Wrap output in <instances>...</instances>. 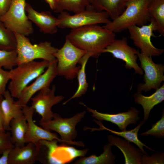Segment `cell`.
Here are the masks:
<instances>
[{"instance_id": "cell-6", "label": "cell", "mask_w": 164, "mask_h": 164, "mask_svg": "<svg viewBox=\"0 0 164 164\" xmlns=\"http://www.w3.org/2000/svg\"><path fill=\"white\" fill-rule=\"evenodd\" d=\"M108 13L95 10L91 4L82 11L71 15L66 11L60 13L58 19L60 28L74 29L87 26L99 24H107L111 21Z\"/></svg>"}, {"instance_id": "cell-25", "label": "cell", "mask_w": 164, "mask_h": 164, "mask_svg": "<svg viewBox=\"0 0 164 164\" xmlns=\"http://www.w3.org/2000/svg\"><path fill=\"white\" fill-rule=\"evenodd\" d=\"M111 143L104 146L103 152L99 156L91 155L89 156L80 157L74 164H112L115 163L116 156L112 153Z\"/></svg>"}, {"instance_id": "cell-14", "label": "cell", "mask_w": 164, "mask_h": 164, "mask_svg": "<svg viewBox=\"0 0 164 164\" xmlns=\"http://www.w3.org/2000/svg\"><path fill=\"white\" fill-rule=\"evenodd\" d=\"M22 110L28 125L27 130L25 136L26 143L30 142L36 143L42 140H56L62 144L66 145L65 142L60 138L56 134L40 127L35 123L33 120L35 111L31 106H29L27 105L22 107Z\"/></svg>"}, {"instance_id": "cell-21", "label": "cell", "mask_w": 164, "mask_h": 164, "mask_svg": "<svg viewBox=\"0 0 164 164\" xmlns=\"http://www.w3.org/2000/svg\"><path fill=\"white\" fill-rule=\"evenodd\" d=\"M94 121L99 125V128H92L86 127L85 128H84V130L90 129L91 130V132L95 131L106 130L114 134L122 137L125 138V139L130 142L133 143L138 147L143 153L145 154H147L143 149L144 147H145L149 150L154 152H155L154 150L144 144L138 139V131L140 128L145 122L143 120L141 121L139 125L132 130L128 131L126 130L120 132L114 131L107 128L103 125L101 121L97 120L96 119H94Z\"/></svg>"}, {"instance_id": "cell-9", "label": "cell", "mask_w": 164, "mask_h": 164, "mask_svg": "<svg viewBox=\"0 0 164 164\" xmlns=\"http://www.w3.org/2000/svg\"><path fill=\"white\" fill-rule=\"evenodd\" d=\"M150 21L148 25H133L127 29L133 43L141 50V52L150 57L158 56L163 53L164 50L155 47L151 42L152 37H155L153 32L157 31L158 27L154 19L151 18Z\"/></svg>"}, {"instance_id": "cell-30", "label": "cell", "mask_w": 164, "mask_h": 164, "mask_svg": "<svg viewBox=\"0 0 164 164\" xmlns=\"http://www.w3.org/2000/svg\"><path fill=\"white\" fill-rule=\"evenodd\" d=\"M17 65L16 49L9 50H0V68L9 70Z\"/></svg>"}, {"instance_id": "cell-39", "label": "cell", "mask_w": 164, "mask_h": 164, "mask_svg": "<svg viewBox=\"0 0 164 164\" xmlns=\"http://www.w3.org/2000/svg\"><path fill=\"white\" fill-rule=\"evenodd\" d=\"M92 0H87V1L89 2L90 4L91 3Z\"/></svg>"}, {"instance_id": "cell-10", "label": "cell", "mask_w": 164, "mask_h": 164, "mask_svg": "<svg viewBox=\"0 0 164 164\" xmlns=\"http://www.w3.org/2000/svg\"><path fill=\"white\" fill-rule=\"evenodd\" d=\"M137 56L140 61L141 68L145 74V83L139 84L138 92H147L152 89L156 90L160 87L164 80V66L162 64H156L152 61V57L148 56L142 52L137 51Z\"/></svg>"}, {"instance_id": "cell-11", "label": "cell", "mask_w": 164, "mask_h": 164, "mask_svg": "<svg viewBox=\"0 0 164 164\" xmlns=\"http://www.w3.org/2000/svg\"><path fill=\"white\" fill-rule=\"evenodd\" d=\"M57 63L56 59L50 62L44 72L36 78L32 84L23 89L16 101L19 105L22 107L27 105L36 93L50 88L51 83L58 75Z\"/></svg>"}, {"instance_id": "cell-8", "label": "cell", "mask_w": 164, "mask_h": 164, "mask_svg": "<svg viewBox=\"0 0 164 164\" xmlns=\"http://www.w3.org/2000/svg\"><path fill=\"white\" fill-rule=\"evenodd\" d=\"M26 0H12L6 12L0 16V21L10 31L26 36L32 34V22L26 14Z\"/></svg>"}, {"instance_id": "cell-4", "label": "cell", "mask_w": 164, "mask_h": 164, "mask_svg": "<svg viewBox=\"0 0 164 164\" xmlns=\"http://www.w3.org/2000/svg\"><path fill=\"white\" fill-rule=\"evenodd\" d=\"M16 41L17 65L41 59L52 62L56 59L54 53L58 49L48 41L32 44L26 36L14 33Z\"/></svg>"}, {"instance_id": "cell-16", "label": "cell", "mask_w": 164, "mask_h": 164, "mask_svg": "<svg viewBox=\"0 0 164 164\" xmlns=\"http://www.w3.org/2000/svg\"><path fill=\"white\" fill-rule=\"evenodd\" d=\"M25 10L29 19L36 24L41 32L45 34H50L57 32L59 20L50 12H38L27 2Z\"/></svg>"}, {"instance_id": "cell-40", "label": "cell", "mask_w": 164, "mask_h": 164, "mask_svg": "<svg viewBox=\"0 0 164 164\" xmlns=\"http://www.w3.org/2000/svg\"></svg>"}, {"instance_id": "cell-35", "label": "cell", "mask_w": 164, "mask_h": 164, "mask_svg": "<svg viewBox=\"0 0 164 164\" xmlns=\"http://www.w3.org/2000/svg\"><path fill=\"white\" fill-rule=\"evenodd\" d=\"M12 1V0H0V16L8 10Z\"/></svg>"}, {"instance_id": "cell-20", "label": "cell", "mask_w": 164, "mask_h": 164, "mask_svg": "<svg viewBox=\"0 0 164 164\" xmlns=\"http://www.w3.org/2000/svg\"><path fill=\"white\" fill-rule=\"evenodd\" d=\"M151 95L146 96L141 92H137L133 97L136 103L142 105L144 111L143 121H147L151 111L155 105L161 103L164 100V85L156 90Z\"/></svg>"}, {"instance_id": "cell-33", "label": "cell", "mask_w": 164, "mask_h": 164, "mask_svg": "<svg viewBox=\"0 0 164 164\" xmlns=\"http://www.w3.org/2000/svg\"><path fill=\"white\" fill-rule=\"evenodd\" d=\"M9 131H0V155L5 150L13 148L15 145Z\"/></svg>"}, {"instance_id": "cell-1", "label": "cell", "mask_w": 164, "mask_h": 164, "mask_svg": "<svg viewBox=\"0 0 164 164\" xmlns=\"http://www.w3.org/2000/svg\"><path fill=\"white\" fill-rule=\"evenodd\" d=\"M115 37V33L96 24L71 29L65 38L91 57L97 58Z\"/></svg>"}, {"instance_id": "cell-23", "label": "cell", "mask_w": 164, "mask_h": 164, "mask_svg": "<svg viewBox=\"0 0 164 164\" xmlns=\"http://www.w3.org/2000/svg\"><path fill=\"white\" fill-rule=\"evenodd\" d=\"M128 0H93L90 4L98 11L107 12L113 20L118 17L125 10Z\"/></svg>"}, {"instance_id": "cell-7", "label": "cell", "mask_w": 164, "mask_h": 164, "mask_svg": "<svg viewBox=\"0 0 164 164\" xmlns=\"http://www.w3.org/2000/svg\"><path fill=\"white\" fill-rule=\"evenodd\" d=\"M86 111L76 114L69 118H63L58 114L54 113L53 118L45 122H39V125L43 128L49 131H54L60 136L61 139L67 145H73L84 147V145L81 141H73L77 136L76 127L84 117Z\"/></svg>"}, {"instance_id": "cell-29", "label": "cell", "mask_w": 164, "mask_h": 164, "mask_svg": "<svg viewBox=\"0 0 164 164\" xmlns=\"http://www.w3.org/2000/svg\"><path fill=\"white\" fill-rule=\"evenodd\" d=\"M16 41L14 33L9 30L0 21V50L16 49Z\"/></svg>"}, {"instance_id": "cell-37", "label": "cell", "mask_w": 164, "mask_h": 164, "mask_svg": "<svg viewBox=\"0 0 164 164\" xmlns=\"http://www.w3.org/2000/svg\"><path fill=\"white\" fill-rule=\"evenodd\" d=\"M3 97V96H0V131L1 132L5 131L3 127L4 117L1 107V102Z\"/></svg>"}, {"instance_id": "cell-3", "label": "cell", "mask_w": 164, "mask_h": 164, "mask_svg": "<svg viewBox=\"0 0 164 164\" xmlns=\"http://www.w3.org/2000/svg\"><path fill=\"white\" fill-rule=\"evenodd\" d=\"M50 62L34 60L18 65L9 70L10 81L8 88L12 97L18 99L23 89L44 72Z\"/></svg>"}, {"instance_id": "cell-27", "label": "cell", "mask_w": 164, "mask_h": 164, "mask_svg": "<svg viewBox=\"0 0 164 164\" xmlns=\"http://www.w3.org/2000/svg\"><path fill=\"white\" fill-rule=\"evenodd\" d=\"M91 57V54L87 52L79 60L78 63L80 64V67L77 76L78 82V88L74 94L64 102L63 105H65L72 99L81 97L87 92L88 84L86 79L85 68L87 62Z\"/></svg>"}, {"instance_id": "cell-34", "label": "cell", "mask_w": 164, "mask_h": 164, "mask_svg": "<svg viewBox=\"0 0 164 164\" xmlns=\"http://www.w3.org/2000/svg\"><path fill=\"white\" fill-rule=\"evenodd\" d=\"M10 78L9 71L0 68V96H3L6 91V86Z\"/></svg>"}, {"instance_id": "cell-2", "label": "cell", "mask_w": 164, "mask_h": 164, "mask_svg": "<svg viewBox=\"0 0 164 164\" xmlns=\"http://www.w3.org/2000/svg\"><path fill=\"white\" fill-rule=\"evenodd\" d=\"M150 0H128L123 12L116 19L103 26L114 33L133 25L141 26L150 21L147 7Z\"/></svg>"}, {"instance_id": "cell-32", "label": "cell", "mask_w": 164, "mask_h": 164, "mask_svg": "<svg viewBox=\"0 0 164 164\" xmlns=\"http://www.w3.org/2000/svg\"><path fill=\"white\" fill-rule=\"evenodd\" d=\"M164 163V152L155 153L151 156H149L147 154H142L141 164H162Z\"/></svg>"}, {"instance_id": "cell-26", "label": "cell", "mask_w": 164, "mask_h": 164, "mask_svg": "<svg viewBox=\"0 0 164 164\" xmlns=\"http://www.w3.org/2000/svg\"><path fill=\"white\" fill-rule=\"evenodd\" d=\"M147 11L150 18L155 21L157 31L164 36V0H150L147 7Z\"/></svg>"}, {"instance_id": "cell-5", "label": "cell", "mask_w": 164, "mask_h": 164, "mask_svg": "<svg viewBox=\"0 0 164 164\" xmlns=\"http://www.w3.org/2000/svg\"><path fill=\"white\" fill-rule=\"evenodd\" d=\"M87 53L73 44L65 38L63 46L58 49L54 56L57 61L58 75L71 80L77 77L80 66L77 65Z\"/></svg>"}, {"instance_id": "cell-24", "label": "cell", "mask_w": 164, "mask_h": 164, "mask_svg": "<svg viewBox=\"0 0 164 164\" xmlns=\"http://www.w3.org/2000/svg\"><path fill=\"white\" fill-rule=\"evenodd\" d=\"M10 126L11 139L14 145L19 146L25 145L26 144L25 136L28 125L24 115L12 119Z\"/></svg>"}, {"instance_id": "cell-12", "label": "cell", "mask_w": 164, "mask_h": 164, "mask_svg": "<svg viewBox=\"0 0 164 164\" xmlns=\"http://www.w3.org/2000/svg\"><path fill=\"white\" fill-rule=\"evenodd\" d=\"M137 51L135 48L128 45L127 39L124 37L121 39H115L103 50L102 53H111L114 58L123 61L125 63L126 68H133L135 73L142 75L143 70L137 62Z\"/></svg>"}, {"instance_id": "cell-22", "label": "cell", "mask_w": 164, "mask_h": 164, "mask_svg": "<svg viewBox=\"0 0 164 164\" xmlns=\"http://www.w3.org/2000/svg\"><path fill=\"white\" fill-rule=\"evenodd\" d=\"M88 150H78L73 146L63 144L58 145L52 154L50 164L69 163L77 157L84 156Z\"/></svg>"}, {"instance_id": "cell-28", "label": "cell", "mask_w": 164, "mask_h": 164, "mask_svg": "<svg viewBox=\"0 0 164 164\" xmlns=\"http://www.w3.org/2000/svg\"><path fill=\"white\" fill-rule=\"evenodd\" d=\"M90 4L87 0H58L55 12L67 11L75 13L85 10Z\"/></svg>"}, {"instance_id": "cell-38", "label": "cell", "mask_w": 164, "mask_h": 164, "mask_svg": "<svg viewBox=\"0 0 164 164\" xmlns=\"http://www.w3.org/2000/svg\"><path fill=\"white\" fill-rule=\"evenodd\" d=\"M44 0L49 5L50 8L55 12L58 3V0Z\"/></svg>"}, {"instance_id": "cell-13", "label": "cell", "mask_w": 164, "mask_h": 164, "mask_svg": "<svg viewBox=\"0 0 164 164\" xmlns=\"http://www.w3.org/2000/svg\"><path fill=\"white\" fill-rule=\"evenodd\" d=\"M56 90V86L53 85L51 89L39 91L31 98V107L41 117L39 122H45L52 119L54 114L51 111L52 107L64 99L63 96L55 95Z\"/></svg>"}, {"instance_id": "cell-31", "label": "cell", "mask_w": 164, "mask_h": 164, "mask_svg": "<svg viewBox=\"0 0 164 164\" xmlns=\"http://www.w3.org/2000/svg\"><path fill=\"white\" fill-rule=\"evenodd\" d=\"M139 135L147 136L149 135L153 137L163 138L164 137V112H162L161 118L155 123L153 124L152 128L148 131L140 133Z\"/></svg>"}, {"instance_id": "cell-18", "label": "cell", "mask_w": 164, "mask_h": 164, "mask_svg": "<svg viewBox=\"0 0 164 164\" xmlns=\"http://www.w3.org/2000/svg\"><path fill=\"white\" fill-rule=\"evenodd\" d=\"M108 138L109 143L117 147L122 152L125 164H141L142 152L139 148H136L125 139L113 135H109Z\"/></svg>"}, {"instance_id": "cell-15", "label": "cell", "mask_w": 164, "mask_h": 164, "mask_svg": "<svg viewBox=\"0 0 164 164\" xmlns=\"http://www.w3.org/2000/svg\"><path fill=\"white\" fill-rule=\"evenodd\" d=\"M80 103L86 107L88 111L92 113L91 116L96 119L101 121H105L114 123L117 125L121 131L126 130L130 124H136L140 119L139 111L133 107H131L126 112L110 114L100 112L88 107L82 102Z\"/></svg>"}, {"instance_id": "cell-36", "label": "cell", "mask_w": 164, "mask_h": 164, "mask_svg": "<svg viewBox=\"0 0 164 164\" xmlns=\"http://www.w3.org/2000/svg\"><path fill=\"white\" fill-rule=\"evenodd\" d=\"M12 149H7L3 152L0 157V164H9V154Z\"/></svg>"}, {"instance_id": "cell-17", "label": "cell", "mask_w": 164, "mask_h": 164, "mask_svg": "<svg viewBox=\"0 0 164 164\" xmlns=\"http://www.w3.org/2000/svg\"><path fill=\"white\" fill-rule=\"evenodd\" d=\"M39 150V145L31 142L15 146L10 152L9 164H33L38 161Z\"/></svg>"}, {"instance_id": "cell-19", "label": "cell", "mask_w": 164, "mask_h": 164, "mask_svg": "<svg viewBox=\"0 0 164 164\" xmlns=\"http://www.w3.org/2000/svg\"><path fill=\"white\" fill-rule=\"evenodd\" d=\"M3 96L1 107L4 117L3 127L5 131H9L11 120L23 115L22 107L14 101L8 90L5 91Z\"/></svg>"}]
</instances>
